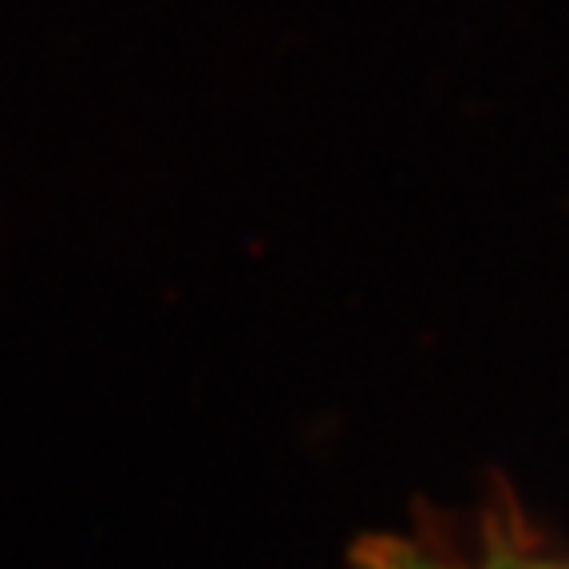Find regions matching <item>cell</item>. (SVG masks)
<instances>
[{
	"mask_svg": "<svg viewBox=\"0 0 569 569\" xmlns=\"http://www.w3.org/2000/svg\"><path fill=\"white\" fill-rule=\"evenodd\" d=\"M360 569H569L561 561H530V558H507V553H490V558H459V553H436L423 546L380 538L360 553Z\"/></svg>",
	"mask_w": 569,
	"mask_h": 569,
	"instance_id": "6da1fadb",
	"label": "cell"
}]
</instances>
